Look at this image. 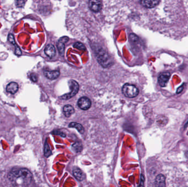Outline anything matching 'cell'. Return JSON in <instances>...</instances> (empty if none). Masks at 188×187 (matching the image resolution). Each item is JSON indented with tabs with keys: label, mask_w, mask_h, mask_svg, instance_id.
<instances>
[{
	"label": "cell",
	"mask_w": 188,
	"mask_h": 187,
	"mask_svg": "<svg viewBox=\"0 0 188 187\" xmlns=\"http://www.w3.org/2000/svg\"><path fill=\"white\" fill-rule=\"evenodd\" d=\"M8 178L13 182L21 179L25 181H30L32 178V174L29 170L25 169H14L10 172Z\"/></svg>",
	"instance_id": "cell-1"
},
{
	"label": "cell",
	"mask_w": 188,
	"mask_h": 187,
	"mask_svg": "<svg viewBox=\"0 0 188 187\" xmlns=\"http://www.w3.org/2000/svg\"><path fill=\"white\" fill-rule=\"evenodd\" d=\"M96 53L97 61L102 66L106 68L112 65L111 59L104 50L98 49Z\"/></svg>",
	"instance_id": "cell-2"
},
{
	"label": "cell",
	"mask_w": 188,
	"mask_h": 187,
	"mask_svg": "<svg viewBox=\"0 0 188 187\" xmlns=\"http://www.w3.org/2000/svg\"><path fill=\"white\" fill-rule=\"evenodd\" d=\"M139 92V89L133 85L126 84L122 87V93L127 98H134L137 96Z\"/></svg>",
	"instance_id": "cell-3"
},
{
	"label": "cell",
	"mask_w": 188,
	"mask_h": 187,
	"mask_svg": "<svg viewBox=\"0 0 188 187\" xmlns=\"http://www.w3.org/2000/svg\"><path fill=\"white\" fill-rule=\"evenodd\" d=\"M68 85L71 90V92L69 94H65L61 96V98L63 100H68L72 98L79 91V84L75 80H71L68 82Z\"/></svg>",
	"instance_id": "cell-4"
},
{
	"label": "cell",
	"mask_w": 188,
	"mask_h": 187,
	"mask_svg": "<svg viewBox=\"0 0 188 187\" xmlns=\"http://www.w3.org/2000/svg\"><path fill=\"white\" fill-rule=\"evenodd\" d=\"M78 105L82 110H87L91 107L92 101L87 97H83L78 100Z\"/></svg>",
	"instance_id": "cell-5"
},
{
	"label": "cell",
	"mask_w": 188,
	"mask_h": 187,
	"mask_svg": "<svg viewBox=\"0 0 188 187\" xmlns=\"http://www.w3.org/2000/svg\"><path fill=\"white\" fill-rule=\"evenodd\" d=\"M170 77V73L168 72H165L161 74L158 78V82L159 85L162 87H165L167 85Z\"/></svg>",
	"instance_id": "cell-6"
},
{
	"label": "cell",
	"mask_w": 188,
	"mask_h": 187,
	"mask_svg": "<svg viewBox=\"0 0 188 187\" xmlns=\"http://www.w3.org/2000/svg\"><path fill=\"white\" fill-rule=\"evenodd\" d=\"M68 40L69 38L67 36H63V37H62L59 38L58 41V42H57V48L59 50V52L62 56L64 55V48H65V43H66L67 42H68Z\"/></svg>",
	"instance_id": "cell-7"
},
{
	"label": "cell",
	"mask_w": 188,
	"mask_h": 187,
	"mask_svg": "<svg viewBox=\"0 0 188 187\" xmlns=\"http://www.w3.org/2000/svg\"><path fill=\"white\" fill-rule=\"evenodd\" d=\"M89 8L93 12H98L101 10L102 4L101 2L99 1L92 0L89 3Z\"/></svg>",
	"instance_id": "cell-8"
},
{
	"label": "cell",
	"mask_w": 188,
	"mask_h": 187,
	"mask_svg": "<svg viewBox=\"0 0 188 187\" xmlns=\"http://www.w3.org/2000/svg\"><path fill=\"white\" fill-rule=\"evenodd\" d=\"M45 53L46 56L49 58H52L54 57L56 55V49L55 48L54 45L51 44H48L46 46L45 48Z\"/></svg>",
	"instance_id": "cell-9"
},
{
	"label": "cell",
	"mask_w": 188,
	"mask_h": 187,
	"mask_svg": "<svg viewBox=\"0 0 188 187\" xmlns=\"http://www.w3.org/2000/svg\"><path fill=\"white\" fill-rule=\"evenodd\" d=\"M155 185L156 187H166L165 177L163 174H158L156 177Z\"/></svg>",
	"instance_id": "cell-10"
},
{
	"label": "cell",
	"mask_w": 188,
	"mask_h": 187,
	"mask_svg": "<svg viewBox=\"0 0 188 187\" xmlns=\"http://www.w3.org/2000/svg\"><path fill=\"white\" fill-rule=\"evenodd\" d=\"M8 40L10 42V43H12V45H13L15 46V54H16V55H18V56L22 55V51H21V50H20V48H19V47L16 44L15 38H14V37L13 34H10L8 35Z\"/></svg>",
	"instance_id": "cell-11"
},
{
	"label": "cell",
	"mask_w": 188,
	"mask_h": 187,
	"mask_svg": "<svg viewBox=\"0 0 188 187\" xmlns=\"http://www.w3.org/2000/svg\"><path fill=\"white\" fill-rule=\"evenodd\" d=\"M43 73L46 78L50 79V80H55L58 78L60 73L59 70H55V71H48V70H45L43 71Z\"/></svg>",
	"instance_id": "cell-12"
},
{
	"label": "cell",
	"mask_w": 188,
	"mask_h": 187,
	"mask_svg": "<svg viewBox=\"0 0 188 187\" xmlns=\"http://www.w3.org/2000/svg\"><path fill=\"white\" fill-rule=\"evenodd\" d=\"M19 89V86L15 82H12L8 85L6 87V90L10 94H15Z\"/></svg>",
	"instance_id": "cell-13"
},
{
	"label": "cell",
	"mask_w": 188,
	"mask_h": 187,
	"mask_svg": "<svg viewBox=\"0 0 188 187\" xmlns=\"http://www.w3.org/2000/svg\"><path fill=\"white\" fill-rule=\"evenodd\" d=\"M160 1L157 0H150V1H142L141 3L144 7L149 8H151L156 7L159 3Z\"/></svg>",
	"instance_id": "cell-14"
},
{
	"label": "cell",
	"mask_w": 188,
	"mask_h": 187,
	"mask_svg": "<svg viewBox=\"0 0 188 187\" xmlns=\"http://www.w3.org/2000/svg\"><path fill=\"white\" fill-rule=\"evenodd\" d=\"M73 174L76 180L79 181H82L85 178V174L83 172L79 169H74L73 171Z\"/></svg>",
	"instance_id": "cell-15"
},
{
	"label": "cell",
	"mask_w": 188,
	"mask_h": 187,
	"mask_svg": "<svg viewBox=\"0 0 188 187\" xmlns=\"http://www.w3.org/2000/svg\"><path fill=\"white\" fill-rule=\"evenodd\" d=\"M63 113L66 117H69L74 113V108L71 105H66L63 109Z\"/></svg>",
	"instance_id": "cell-16"
},
{
	"label": "cell",
	"mask_w": 188,
	"mask_h": 187,
	"mask_svg": "<svg viewBox=\"0 0 188 187\" xmlns=\"http://www.w3.org/2000/svg\"><path fill=\"white\" fill-rule=\"evenodd\" d=\"M69 127H72V128H75L80 133L83 134L84 132V129L83 126L81 125V124L76 123V122H71V124L69 125Z\"/></svg>",
	"instance_id": "cell-17"
},
{
	"label": "cell",
	"mask_w": 188,
	"mask_h": 187,
	"mask_svg": "<svg viewBox=\"0 0 188 187\" xmlns=\"http://www.w3.org/2000/svg\"><path fill=\"white\" fill-rule=\"evenodd\" d=\"M72 149L74 152L79 153L81 152L83 149V145L80 142H76L72 145Z\"/></svg>",
	"instance_id": "cell-18"
},
{
	"label": "cell",
	"mask_w": 188,
	"mask_h": 187,
	"mask_svg": "<svg viewBox=\"0 0 188 187\" xmlns=\"http://www.w3.org/2000/svg\"><path fill=\"white\" fill-rule=\"evenodd\" d=\"M73 47L74 48H77V49H78L79 50H81V51H85L86 50V47H85V46L80 42H76V43H74Z\"/></svg>",
	"instance_id": "cell-19"
},
{
	"label": "cell",
	"mask_w": 188,
	"mask_h": 187,
	"mask_svg": "<svg viewBox=\"0 0 188 187\" xmlns=\"http://www.w3.org/2000/svg\"><path fill=\"white\" fill-rule=\"evenodd\" d=\"M51 154V151L48 144L46 142L45 147V157H48Z\"/></svg>",
	"instance_id": "cell-20"
},
{
	"label": "cell",
	"mask_w": 188,
	"mask_h": 187,
	"mask_svg": "<svg viewBox=\"0 0 188 187\" xmlns=\"http://www.w3.org/2000/svg\"><path fill=\"white\" fill-rule=\"evenodd\" d=\"M129 38L130 39V40L132 41L133 42H135L136 41H137L138 40V37L136 35H135L134 34H131L129 36Z\"/></svg>",
	"instance_id": "cell-21"
},
{
	"label": "cell",
	"mask_w": 188,
	"mask_h": 187,
	"mask_svg": "<svg viewBox=\"0 0 188 187\" xmlns=\"http://www.w3.org/2000/svg\"><path fill=\"white\" fill-rule=\"evenodd\" d=\"M15 3H16L17 7H22L24 5V2L23 1H17L15 2Z\"/></svg>",
	"instance_id": "cell-22"
},
{
	"label": "cell",
	"mask_w": 188,
	"mask_h": 187,
	"mask_svg": "<svg viewBox=\"0 0 188 187\" xmlns=\"http://www.w3.org/2000/svg\"><path fill=\"white\" fill-rule=\"evenodd\" d=\"M31 80L33 81V82H36L37 80H38L37 76H36V75L35 74H31Z\"/></svg>",
	"instance_id": "cell-23"
},
{
	"label": "cell",
	"mask_w": 188,
	"mask_h": 187,
	"mask_svg": "<svg viewBox=\"0 0 188 187\" xmlns=\"http://www.w3.org/2000/svg\"><path fill=\"white\" fill-rule=\"evenodd\" d=\"M183 86L184 85H182V86H181V87H179V89H178V90H177V94H179L182 91V90H183Z\"/></svg>",
	"instance_id": "cell-24"
},
{
	"label": "cell",
	"mask_w": 188,
	"mask_h": 187,
	"mask_svg": "<svg viewBox=\"0 0 188 187\" xmlns=\"http://www.w3.org/2000/svg\"><path fill=\"white\" fill-rule=\"evenodd\" d=\"M186 156L188 157V152L187 153H186Z\"/></svg>",
	"instance_id": "cell-25"
}]
</instances>
